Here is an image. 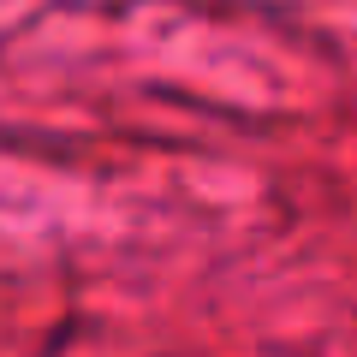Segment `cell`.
I'll list each match as a JSON object with an SVG mask.
<instances>
[]
</instances>
